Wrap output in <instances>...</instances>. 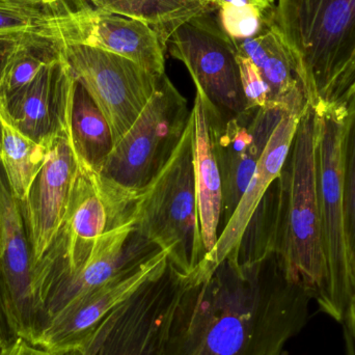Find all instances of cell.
I'll return each instance as SVG.
<instances>
[{
    "label": "cell",
    "mask_w": 355,
    "mask_h": 355,
    "mask_svg": "<svg viewBox=\"0 0 355 355\" xmlns=\"http://www.w3.org/2000/svg\"><path fill=\"white\" fill-rule=\"evenodd\" d=\"M208 277L202 268L183 275L170 263L105 317L83 355L193 354L200 340L196 304Z\"/></svg>",
    "instance_id": "obj_2"
},
{
    "label": "cell",
    "mask_w": 355,
    "mask_h": 355,
    "mask_svg": "<svg viewBox=\"0 0 355 355\" xmlns=\"http://www.w3.org/2000/svg\"><path fill=\"white\" fill-rule=\"evenodd\" d=\"M1 137V135H0ZM8 187V180H6V175H4L3 168H2L1 164H0V244H1V202L2 196H3L4 189Z\"/></svg>",
    "instance_id": "obj_31"
},
{
    "label": "cell",
    "mask_w": 355,
    "mask_h": 355,
    "mask_svg": "<svg viewBox=\"0 0 355 355\" xmlns=\"http://www.w3.org/2000/svg\"><path fill=\"white\" fill-rule=\"evenodd\" d=\"M304 108L287 110L275 127L239 205L219 234L214 252L215 268L225 260L238 261L244 233L285 166Z\"/></svg>",
    "instance_id": "obj_17"
},
{
    "label": "cell",
    "mask_w": 355,
    "mask_h": 355,
    "mask_svg": "<svg viewBox=\"0 0 355 355\" xmlns=\"http://www.w3.org/2000/svg\"><path fill=\"white\" fill-rule=\"evenodd\" d=\"M196 94L202 100L223 182L221 233L239 205L271 135L287 110L257 108L239 114H229Z\"/></svg>",
    "instance_id": "obj_12"
},
{
    "label": "cell",
    "mask_w": 355,
    "mask_h": 355,
    "mask_svg": "<svg viewBox=\"0 0 355 355\" xmlns=\"http://www.w3.org/2000/svg\"><path fill=\"white\" fill-rule=\"evenodd\" d=\"M275 23L304 64L313 106L355 58V0H277Z\"/></svg>",
    "instance_id": "obj_6"
},
{
    "label": "cell",
    "mask_w": 355,
    "mask_h": 355,
    "mask_svg": "<svg viewBox=\"0 0 355 355\" xmlns=\"http://www.w3.org/2000/svg\"><path fill=\"white\" fill-rule=\"evenodd\" d=\"M77 172L78 162L69 126L49 144L45 164L26 200L20 204L33 269L41 262L62 227Z\"/></svg>",
    "instance_id": "obj_14"
},
{
    "label": "cell",
    "mask_w": 355,
    "mask_h": 355,
    "mask_svg": "<svg viewBox=\"0 0 355 355\" xmlns=\"http://www.w3.org/2000/svg\"><path fill=\"white\" fill-rule=\"evenodd\" d=\"M37 40H41V37H0V85L3 80L8 67L12 62L15 56Z\"/></svg>",
    "instance_id": "obj_26"
},
{
    "label": "cell",
    "mask_w": 355,
    "mask_h": 355,
    "mask_svg": "<svg viewBox=\"0 0 355 355\" xmlns=\"http://www.w3.org/2000/svg\"><path fill=\"white\" fill-rule=\"evenodd\" d=\"M315 114V166L321 238L329 275V317L343 323L350 306L352 257L344 200L347 104L319 101Z\"/></svg>",
    "instance_id": "obj_5"
},
{
    "label": "cell",
    "mask_w": 355,
    "mask_h": 355,
    "mask_svg": "<svg viewBox=\"0 0 355 355\" xmlns=\"http://www.w3.org/2000/svg\"><path fill=\"white\" fill-rule=\"evenodd\" d=\"M348 118L346 127L345 154H344V200L346 225L355 270V95L347 102ZM344 103V104H345Z\"/></svg>",
    "instance_id": "obj_24"
},
{
    "label": "cell",
    "mask_w": 355,
    "mask_h": 355,
    "mask_svg": "<svg viewBox=\"0 0 355 355\" xmlns=\"http://www.w3.org/2000/svg\"><path fill=\"white\" fill-rule=\"evenodd\" d=\"M71 141L80 166L99 173L114 149L110 125L87 89L77 83L73 96Z\"/></svg>",
    "instance_id": "obj_21"
},
{
    "label": "cell",
    "mask_w": 355,
    "mask_h": 355,
    "mask_svg": "<svg viewBox=\"0 0 355 355\" xmlns=\"http://www.w3.org/2000/svg\"><path fill=\"white\" fill-rule=\"evenodd\" d=\"M237 60L242 89L245 97L246 110L272 107L270 89L263 78L260 70L250 58L239 52Z\"/></svg>",
    "instance_id": "obj_25"
},
{
    "label": "cell",
    "mask_w": 355,
    "mask_h": 355,
    "mask_svg": "<svg viewBox=\"0 0 355 355\" xmlns=\"http://www.w3.org/2000/svg\"><path fill=\"white\" fill-rule=\"evenodd\" d=\"M0 284L10 327L19 338L31 342L37 333L35 317L45 304L35 290L22 210L10 187L2 196Z\"/></svg>",
    "instance_id": "obj_15"
},
{
    "label": "cell",
    "mask_w": 355,
    "mask_h": 355,
    "mask_svg": "<svg viewBox=\"0 0 355 355\" xmlns=\"http://www.w3.org/2000/svg\"><path fill=\"white\" fill-rule=\"evenodd\" d=\"M3 346H4V345H3ZM3 346L0 345V352H1L2 347H3Z\"/></svg>",
    "instance_id": "obj_37"
},
{
    "label": "cell",
    "mask_w": 355,
    "mask_h": 355,
    "mask_svg": "<svg viewBox=\"0 0 355 355\" xmlns=\"http://www.w3.org/2000/svg\"><path fill=\"white\" fill-rule=\"evenodd\" d=\"M350 304L355 306V270L352 275V289H350Z\"/></svg>",
    "instance_id": "obj_34"
},
{
    "label": "cell",
    "mask_w": 355,
    "mask_h": 355,
    "mask_svg": "<svg viewBox=\"0 0 355 355\" xmlns=\"http://www.w3.org/2000/svg\"><path fill=\"white\" fill-rule=\"evenodd\" d=\"M168 263V254L157 250L99 289L67 302L48 316L45 327L40 329L31 343L52 354L83 349L105 317L141 286L162 275Z\"/></svg>",
    "instance_id": "obj_13"
},
{
    "label": "cell",
    "mask_w": 355,
    "mask_h": 355,
    "mask_svg": "<svg viewBox=\"0 0 355 355\" xmlns=\"http://www.w3.org/2000/svg\"><path fill=\"white\" fill-rule=\"evenodd\" d=\"M213 10L235 8V10H256L264 12H275L277 0H208Z\"/></svg>",
    "instance_id": "obj_28"
},
{
    "label": "cell",
    "mask_w": 355,
    "mask_h": 355,
    "mask_svg": "<svg viewBox=\"0 0 355 355\" xmlns=\"http://www.w3.org/2000/svg\"><path fill=\"white\" fill-rule=\"evenodd\" d=\"M0 135V164L12 196L22 204L45 164L49 144L37 143L21 132L8 118L1 96Z\"/></svg>",
    "instance_id": "obj_20"
},
{
    "label": "cell",
    "mask_w": 355,
    "mask_h": 355,
    "mask_svg": "<svg viewBox=\"0 0 355 355\" xmlns=\"http://www.w3.org/2000/svg\"><path fill=\"white\" fill-rule=\"evenodd\" d=\"M344 329L348 331L350 337H352V342H354L355 349V306L350 304L349 309H348L347 314H346L345 320L342 323Z\"/></svg>",
    "instance_id": "obj_30"
},
{
    "label": "cell",
    "mask_w": 355,
    "mask_h": 355,
    "mask_svg": "<svg viewBox=\"0 0 355 355\" xmlns=\"http://www.w3.org/2000/svg\"><path fill=\"white\" fill-rule=\"evenodd\" d=\"M198 352H200V346H198V349H196V352H194V354H192V355H198Z\"/></svg>",
    "instance_id": "obj_36"
},
{
    "label": "cell",
    "mask_w": 355,
    "mask_h": 355,
    "mask_svg": "<svg viewBox=\"0 0 355 355\" xmlns=\"http://www.w3.org/2000/svg\"><path fill=\"white\" fill-rule=\"evenodd\" d=\"M190 116L187 100L164 73L155 93L98 174L119 187L141 191L172 157Z\"/></svg>",
    "instance_id": "obj_8"
},
{
    "label": "cell",
    "mask_w": 355,
    "mask_h": 355,
    "mask_svg": "<svg viewBox=\"0 0 355 355\" xmlns=\"http://www.w3.org/2000/svg\"><path fill=\"white\" fill-rule=\"evenodd\" d=\"M268 252L288 279L302 286L321 312L331 315L329 275L321 238L315 166L314 108L306 103L289 155L277 178Z\"/></svg>",
    "instance_id": "obj_3"
},
{
    "label": "cell",
    "mask_w": 355,
    "mask_h": 355,
    "mask_svg": "<svg viewBox=\"0 0 355 355\" xmlns=\"http://www.w3.org/2000/svg\"><path fill=\"white\" fill-rule=\"evenodd\" d=\"M0 355H66V354H52V352H48V350L43 349V348L39 347V346L33 345L31 342L26 341V340L22 339V338H18V340L14 342V343L10 344V345H4L2 347Z\"/></svg>",
    "instance_id": "obj_29"
},
{
    "label": "cell",
    "mask_w": 355,
    "mask_h": 355,
    "mask_svg": "<svg viewBox=\"0 0 355 355\" xmlns=\"http://www.w3.org/2000/svg\"><path fill=\"white\" fill-rule=\"evenodd\" d=\"M4 1L15 2V3L25 4V6H44L43 0H4Z\"/></svg>",
    "instance_id": "obj_33"
},
{
    "label": "cell",
    "mask_w": 355,
    "mask_h": 355,
    "mask_svg": "<svg viewBox=\"0 0 355 355\" xmlns=\"http://www.w3.org/2000/svg\"><path fill=\"white\" fill-rule=\"evenodd\" d=\"M60 48L73 76L107 120L116 145L155 93L160 76L114 52L83 45Z\"/></svg>",
    "instance_id": "obj_9"
},
{
    "label": "cell",
    "mask_w": 355,
    "mask_h": 355,
    "mask_svg": "<svg viewBox=\"0 0 355 355\" xmlns=\"http://www.w3.org/2000/svg\"><path fill=\"white\" fill-rule=\"evenodd\" d=\"M355 95V58L324 102L343 104Z\"/></svg>",
    "instance_id": "obj_27"
},
{
    "label": "cell",
    "mask_w": 355,
    "mask_h": 355,
    "mask_svg": "<svg viewBox=\"0 0 355 355\" xmlns=\"http://www.w3.org/2000/svg\"><path fill=\"white\" fill-rule=\"evenodd\" d=\"M166 52L186 67L196 93L207 102L229 114L245 112L235 41L223 31L214 12L178 28Z\"/></svg>",
    "instance_id": "obj_10"
},
{
    "label": "cell",
    "mask_w": 355,
    "mask_h": 355,
    "mask_svg": "<svg viewBox=\"0 0 355 355\" xmlns=\"http://www.w3.org/2000/svg\"><path fill=\"white\" fill-rule=\"evenodd\" d=\"M67 355H83V352H79V350H77V352H72Z\"/></svg>",
    "instance_id": "obj_35"
},
{
    "label": "cell",
    "mask_w": 355,
    "mask_h": 355,
    "mask_svg": "<svg viewBox=\"0 0 355 355\" xmlns=\"http://www.w3.org/2000/svg\"><path fill=\"white\" fill-rule=\"evenodd\" d=\"M311 300L275 254L225 260L200 287L198 355H282L308 323Z\"/></svg>",
    "instance_id": "obj_1"
},
{
    "label": "cell",
    "mask_w": 355,
    "mask_h": 355,
    "mask_svg": "<svg viewBox=\"0 0 355 355\" xmlns=\"http://www.w3.org/2000/svg\"><path fill=\"white\" fill-rule=\"evenodd\" d=\"M75 8L48 14L44 39L58 47L83 45L114 52L152 74L166 73V50L157 33L144 23L78 0Z\"/></svg>",
    "instance_id": "obj_11"
},
{
    "label": "cell",
    "mask_w": 355,
    "mask_h": 355,
    "mask_svg": "<svg viewBox=\"0 0 355 355\" xmlns=\"http://www.w3.org/2000/svg\"><path fill=\"white\" fill-rule=\"evenodd\" d=\"M78 0H43L45 6ZM112 14L139 21L151 27L166 50L178 28L206 12H215L208 0H81Z\"/></svg>",
    "instance_id": "obj_19"
},
{
    "label": "cell",
    "mask_w": 355,
    "mask_h": 355,
    "mask_svg": "<svg viewBox=\"0 0 355 355\" xmlns=\"http://www.w3.org/2000/svg\"><path fill=\"white\" fill-rule=\"evenodd\" d=\"M139 236L168 254L185 275L206 265L193 171V118L168 164L144 188L135 204Z\"/></svg>",
    "instance_id": "obj_4"
},
{
    "label": "cell",
    "mask_w": 355,
    "mask_h": 355,
    "mask_svg": "<svg viewBox=\"0 0 355 355\" xmlns=\"http://www.w3.org/2000/svg\"><path fill=\"white\" fill-rule=\"evenodd\" d=\"M139 194L141 191L119 187L78 164L62 227L33 269L47 279L49 292L58 282L83 268L91 258L98 239L107 230L135 214Z\"/></svg>",
    "instance_id": "obj_7"
},
{
    "label": "cell",
    "mask_w": 355,
    "mask_h": 355,
    "mask_svg": "<svg viewBox=\"0 0 355 355\" xmlns=\"http://www.w3.org/2000/svg\"><path fill=\"white\" fill-rule=\"evenodd\" d=\"M344 342H345V355H355L354 342L345 329H344Z\"/></svg>",
    "instance_id": "obj_32"
},
{
    "label": "cell",
    "mask_w": 355,
    "mask_h": 355,
    "mask_svg": "<svg viewBox=\"0 0 355 355\" xmlns=\"http://www.w3.org/2000/svg\"><path fill=\"white\" fill-rule=\"evenodd\" d=\"M60 47L48 40H37L15 56L0 85V96L6 97L33 80L40 71L60 54Z\"/></svg>",
    "instance_id": "obj_22"
},
{
    "label": "cell",
    "mask_w": 355,
    "mask_h": 355,
    "mask_svg": "<svg viewBox=\"0 0 355 355\" xmlns=\"http://www.w3.org/2000/svg\"><path fill=\"white\" fill-rule=\"evenodd\" d=\"M47 17L48 14L42 12L39 6L0 0V37L44 39Z\"/></svg>",
    "instance_id": "obj_23"
},
{
    "label": "cell",
    "mask_w": 355,
    "mask_h": 355,
    "mask_svg": "<svg viewBox=\"0 0 355 355\" xmlns=\"http://www.w3.org/2000/svg\"><path fill=\"white\" fill-rule=\"evenodd\" d=\"M193 171L200 233L206 262L215 269L214 252L218 240L223 209V182L209 135L202 100L196 94L193 107Z\"/></svg>",
    "instance_id": "obj_18"
},
{
    "label": "cell",
    "mask_w": 355,
    "mask_h": 355,
    "mask_svg": "<svg viewBox=\"0 0 355 355\" xmlns=\"http://www.w3.org/2000/svg\"><path fill=\"white\" fill-rule=\"evenodd\" d=\"M75 87L76 79L60 50L31 83L2 99L21 132L37 143L50 144L70 126Z\"/></svg>",
    "instance_id": "obj_16"
}]
</instances>
